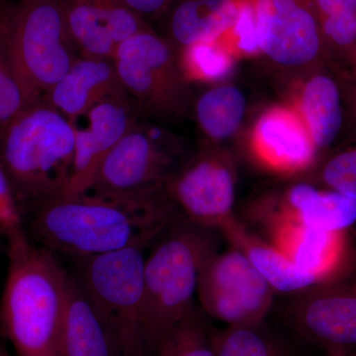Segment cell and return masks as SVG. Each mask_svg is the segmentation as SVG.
I'll return each mask as SVG.
<instances>
[{"label": "cell", "mask_w": 356, "mask_h": 356, "mask_svg": "<svg viewBox=\"0 0 356 356\" xmlns=\"http://www.w3.org/2000/svg\"><path fill=\"white\" fill-rule=\"evenodd\" d=\"M74 159L72 125L44 96L26 105L0 132V163L23 222L64 196Z\"/></svg>", "instance_id": "3957f363"}, {"label": "cell", "mask_w": 356, "mask_h": 356, "mask_svg": "<svg viewBox=\"0 0 356 356\" xmlns=\"http://www.w3.org/2000/svg\"><path fill=\"white\" fill-rule=\"evenodd\" d=\"M236 184L233 154L221 146L205 145L178 165L165 191L185 219L219 232L236 216Z\"/></svg>", "instance_id": "30bf717a"}, {"label": "cell", "mask_w": 356, "mask_h": 356, "mask_svg": "<svg viewBox=\"0 0 356 356\" xmlns=\"http://www.w3.org/2000/svg\"><path fill=\"white\" fill-rule=\"evenodd\" d=\"M252 213L266 229L298 225L324 231H348L356 224V199L300 181L259 199Z\"/></svg>", "instance_id": "4fadbf2b"}, {"label": "cell", "mask_w": 356, "mask_h": 356, "mask_svg": "<svg viewBox=\"0 0 356 356\" xmlns=\"http://www.w3.org/2000/svg\"><path fill=\"white\" fill-rule=\"evenodd\" d=\"M0 231L7 240L24 233V222L14 198L3 166L0 163Z\"/></svg>", "instance_id": "83f0119b"}, {"label": "cell", "mask_w": 356, "mask_h": 356, "mask_svg": "<svg viewBox=\"0 0 356 356\" xmlns=\"http://www.w3.org/2000/svg\"><path fill=\"white\" fill-rule=\"evenodd\" d=\"M142 117L132 96L124 93L96 103L70 121L74 134V166L62 198L89 191L107 154Z\"/></svg>", "instance_id": "7c38bea8"}, {"label": "cell", "mask_w": 356, "mask_h": 356, "mask_svg": "<svg viewBox=\"0 0 356 356\" xmlns=\"http://www.w3.org/2000/svg\"><path fill=\"white\" fill-rule=\"evenodd\" d=\"M331 356H356V353H343V355H336Z\"/></svg>", "instance_id": "d6a6232c"}, {"label": "cell", "mask_w": 356, "mask_h": 356, "mask_svg": "<svg viewBox=\"0 0 356 356\" xmlns=\"http://www.w3.org/2000/svg\"><path fill=\"white\" fill-rule=\"evenodd\" d=\"M219 232L229 245L245 254L276 293L294 295L320 284L315 276L300 268L273 245L255 235L238 217L225 222Z\"/></svg>", "instance_id": "44dd1931"}, {"label": "cell", "mask_w": 356, "mask_h": 356, "mask_svg": "<svg viewBox=\"0 0 356 356\" xmlns=\"http://www.w3.org/2000/svg\"><path fill=\"white\" fill-rule=\"evenodd\" d=\"M178 55L184 76L191 84L222 83L238 60L224 39L192 44Z\"/></svg>", "instance_id": "603a6c76"}, {"label": "cell", "mask_w": 356, "mask_h": 356, "mask_svg": "<svg viewBox=\"0 0 356 356\" xmlns=\"http://www.w3.org/2000/svg\"><path fill=\"white\" fill-rule=\"evenodd\" d=\"M7 44L30 102L48 95L81 56L58 0H18L11 4Z\"/></svg>", "instance_id": "5b68a950"}, {"label": "cell", "mask_w": 356, "mask_h": 356, "mask_svg": "<svg viewBox=\"0 0 356 356\" xmlns=\"http://www.w3.org/2000/svg\"><path fill=\"white\" fill-rule=\"evenodd\" d=\"M0 356H11L10 353H8L6 350V348H3V346H0Z\"/></svg>", "instance_id": "1f68e13d"}, {"label": "cell", "mask_w": 356, "mask_h": 356, "mask_svg": "<svg viewBox=\"0 0 356 356\" xmlns=\"http://www.w3.org/2000/svg\"><path fill=\"white\" fill-rule=\"evenodd\" d=\"M275 294L245 254L233 245L211 255L198 281L201 310L226 327L264 325Z\"/></svg>", "instance_id": "9c48e42d"}, {"label": "cell", "mask_w": 356, "mask_h": 356, "mask_svg": "<svg viewBox=\"0 0 356 356\" xmlns=\"http://www.w3.org/2000/svg\"><path fill=\"white\" fill-rule=\"evenodd\" d=\"M9 266L0 329L17 356H57L69 271L23 233L7 240Z\"/></svg>", "instance_id": "7a4b0ae2"}, {"label": "cell", "mask_w": 356, "mask_h": 356, "mask_svg": "<svg viewBox=\"0 0 356 356\" xmlns=\"http://www.w3.org/2000/svg\"><path fill=\"white\" fill-rule=\"evenodd\" d=\"M133 11L147 23L156 22L165 13L172 0H122ZM151 25V24H149Z\"/></svg>", "instance_id": "f1b7e54d"}, {"label": "cell", "mask_w": 356, "mask_h": 356, "mask_svg": "<svg viewBox=\"0 0 356 356\" xmlns=\"http://www.w3.org/2000/svg\"><path fill=\"white\" fill-rule=\"evenodd\" d=\"M346 77L332 65L321 67L293 81V106L305 122L318 156L343 138Z\"/></svg>", "instance_id": "2e32d148"}, {"label": "cell", "mask_w": 356, "mask_h": 356, "mask_svg": "<svg viewBox=\"0 0 356 356\" xmlns=\"http://www.w3.org/2000/svg\"><path fill=\"white\" fill-rule=\"evenodd\" d=\"M181 216L165 189L138 195L86 191L33 211L24 229L37 245L76 259L149 248Z\"/></svg>", "instance_id": "6da1fadb"}, {"label": "cell", "mask_w": 356, "mask_h": 356, "mask_svg": "<svg viewBox=\"0 0 356 356\" xmlns=\"http://www.w3.org/2000/svg\"><path fill=\"white\" fill-rule=\"evenodd\" d=\"M57 356H123L104 318L74 274L69 273Z\"/></svg>", "instance_id": "d6986e66"}, {"label": "cell", "mask_w": 356, "mask_h": 356, "mask_svg": "<svg viewBox=\"0 0 356 356\" xmlns=\"http://www.w3.org/2000/svg\"><path fill=\"white\" fill-rule=\"evenodd\" d=\"M186 158L181 137L142 117L107 154L88 191L138 195L165 191Z\"/></svg>", "instance_id": "ba28073f"}, {"label": "cell", "mask_w": 356, "mask_h": 356, "mask_svg": "<svg viewBox=\"0 0 356 356\" xmlns=\"http://www.w3.org/2000/svg\"><path fill=\"white\" fill-rule=\"evenodd\" d=\"M218 234L181 216L152 245L144 267L145 339L149 355H156L161 341L196 306L201 270L220 250Z\"/></svg>", "instance_id": "277c9868"}, {"label": "cell", "mask_w": 356, "mask_h": 356, "mask_svg": "<svg viewBox=\"0 0 356 356\" xmlns=\"http://www.w3.org/2000/svg\"><path fill=\"white\" fill-rule=\"evenodd\" d=\"M112 58L121 83L145 118L173 123L192 111L195 96L178 51L153 27L126 40Z\"/></svg>", "instance_id": "52a82bcc"}, {"label": "cell", "mask_w": 356, "mask_h": 356, "mask_svg": "<svg viewBox=\"0 0 356 356\" xmlns=\"http://www.w3.org/2000/svg\"><path fill=\"white\" fill-rule=\"evenodd\" d=\"M269 243L318 282L350 274L355 252L348 231H324L298 225H280L266 229Z\"/></svg>", "instance_id": "e0dca14e"}, {"label": "cell", "mask_w": 356, "mask_h": 356, "mask_svg": "<svg viewBox=\"0 0 356 356\" xmlns=\"http://www.w3.org/2000/svg\"><path fill=\"white\" fill-rule=\"evenodd\" d=\"M243 0H172L156 21V32L175 50L217 41L229 34L240 16Z\"/></svg>", "instance_id": "ac0fdd59"}, {"label": "cell", "mask_w": 356, "mask_h": 356, "mask_svg": "<svg viewBox=\"0 0 356 356\" xmlns=\"http://www.w3.org/2000/svg\"><path fill=\"white\" fill-rule=\"evenodd\" d=\"M245 92L236 84L216 83L194 97L192 112L207 144L221 146L235 137L247 114Z\"/></svg>", "instance_id": "7402d4cb"}, {"label": "cell", "mask_w": 356, "mask_h": 356, "mask_svg": "<svg viewBox=\"0 0 356 356\" xmlns=\"http://www.w3.org/2000/svg\"><path fill=\"white\" fill-rule=\"evenodd\" d=\"M350 274L292 295L285 310L293 331L330 356L356 350V277Z\"/></svg>", "instance_id": "8fae6325"}, {"label": "cell", "mask_w": 356, "mask_h": 356, "mask_svg": "<svg viewBox=\"0 0 356 356\" xmlns=\"http://www.w3.org/2000/svg\"><path fill=\"white\" fill-rule=\"evenodd\" d=\"M248 147L257 165L276 175L305 172L320 158L305 122L290 103L262 112L252 126Z\"/></svg>", "instance_id": "5bb4252c"}, {"label": "cell", "mask_w": 356, "mask_h": 356, "mask_svg": "<svg viewBox=\"0 0 356 356\" xmlns=\"http://www.w3.org/2000/svg\"><path fill=\"white\" fill-rule=\"evenodd\" d=\"M344 103H346V125L343 137L356 139V79H346L344 83Z\"/></svg>", "instance_id": "f546056e"}, {"label": "cell", "mask_w": 356, "mask_h": 356, "mask_svg": "<svg viewBox=\"0 0 356 356\" xmlns=\"http://www.w3.org/2000/svg\"><path fill=\"white\" fill-rule=\"evenodd\" d=\"M317 180L324 188L356 199V139L323 161L318 166Z\"/></svg>", "instance_id": "4316f807"}, {"label": "cell", "mask_w": 356, "mask_h": 356, "mask_svg": "<svg viewBox=\"0 0 356 356\" xmlns=\"http://www.w3.org/2000/svg\"><path fill=\"white\" fill-rule=\"evenodd\" d=\"M356 79V58L355 64H353V70H351L350 76L348 79Z\"/></svg>", "instance_id": "4dcf8cb0"}, {"label": "cell", "mask_w": 356, "mask_h": 356, "mask_svg": "<svg viewBox=\"0 0 356 356\" xmlns=\"http://www.w3.org/2000/svg\"><path fill=\"white\" fill-rule=\"evenodd\" d=\"M10 3L0 0V132L26 105L31 103L16 76L7 44Z\"/></svg>", "instance_id": "484cf974"}, {"label": "cell", "mask_w": 356, "mask_h": 356, "mask_svg": "<svg viewBox=\"0 0 356 356\" xmlns=\"http://www.w3.org/2000/svg\"><path fill=\"white\" fill-rule=\"evenodd\" d=\"M81 56L113 58L126 40L152 26L122 0H58Z\"/></svg>", "instance_id": "9a60e30c"}, {"label": "cell", "mask_w": 356, "mask_h": 356, "mask_svg": "<svg viewBox=\"0 0 356 356\" xmlns=\"http://www.w3.org/2000/svg\"><path fill=\"white\" fill-rule=\"evenodd\" d=\"M216 356H287L282 344L262 325L257 327H212Z\"/></svg>", "instance_id": "d4e9b609"}, {"label": "cell", "mask_w": 356, "mask_h": 356, "mask_svg": "<svg viewBox=\"0 0 356 356\" xmlns=\"http://www.w3.org/2000/svg\"><path fill=\"white\" fill-rule=\"evenodd\" d=\"M147 250L131 248L74 259V275L104 318L123 356H151L144 324Z\"/></svg>", "instance_id": "8992f818"}, {"label": "cell", "mask_w": 356, "mask_h": 356, "mask_svg": "<svg viewBox=\"0 0 356 356\" xmlns=\"http://www.w3.org/2000/svg\"><path fill=\"white\" fill-rule=\"evenodd\" d=\"M197 305L165 337L154 356H216L212 327Z\"/></svg>", "instance_id": "cb8c5ba5"}, {"label": "cell", "mask_w": 356, "mask_h": 356, "mask_svg": "<svg viewBox=\"0 0 356 356\" xmlns=\"http://www.w3.org/2000/svg\"><path fill=\"white\" fill-rule=\"evenodd\" d=\"M124 93L129 92L113 58L81 56L44 98L70 121L96 103Z\"/></svg>", "instance_id": "ffe728a7"}]
</instances>
